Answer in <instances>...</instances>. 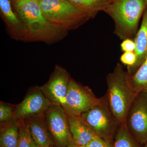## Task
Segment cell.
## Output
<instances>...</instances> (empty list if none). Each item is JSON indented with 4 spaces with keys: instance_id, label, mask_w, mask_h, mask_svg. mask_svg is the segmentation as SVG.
Listing matches in <instances>:
<instances>
[{
    "instance_id": "30bf717a",
    "label": "cell",
    "mask_w": 147,
    "mask_h": 147,
    "mask_svg": "<svg viewBox=\"0 0 147 147\" xmlns=\"http://www.w3.org/2000/svg\"><path fill=\"white\" fill-rule=\"evenodd\" d=\"M52 105L40 86H34L29 89L24 100L15 105L14 117L24 119L45 114Z\"/></svg>"
},
{
    "instance_id": "5b68a950",
    "label": "cell",
    "mask_w": 147,
    "mask_h": 147,
    "mask_svg": "<svg viewBox=\"0 0 147 147\" xmlns=\"http://www.w3.org/2000/svg\"><path fill=\"white\" fill-rule=\"evenodd\" d=\"M80 116L96 135L110 142L121 124L113 115L104 96L101 98L98 104Z\"/></svg>"
},
{
    "instance_id": "ffe728a7",
    "label": "cell",
    "mask_w": 147,
    "mask_h": 147,
    "mask_svg": "<svg viewBox=\"0 0 147 147\" xmlns=\"http://www.w3.org/2000/svg\"><path fill=\"white\" fill-rule=\"evenodd\" d=\"M15 105L0 102V124L5 123L14 117Z\"/></svg>"
},
{
    "instance_id": "9a60e30c",
    "label": "cell",
    "mask_w": 147,
    "mask_h": 147,
    "mask_svg": "<svg viewBox=\"0 0 147 147\" xmlns=\"http://www.w3.org/2000/svg\"><path fill=\"white\" fill-rule=\"evenodd\" d=\"M20 119L14 117L1 125L0 147H17Z\"/></svg>"
},
{
    "instance_id": "277c9868",
    "label": "cell",
    "mask_w": 147,
    "mask_h": 147,
    "mask_svg": "<svg viewBox=\"0 0 147 147\" xmlns=\"http://www.w3.org/2000/svg\"><path fill=\"white\" fill-rule=\"evenodd\" d=\"M43 15L57 28L69 31L84 25L91 16L68 0H38Z\"/></svg>"
},
{
    "instance_id": "7402d4cb",
    "label": "cell",
    "mask_w": 147,
    "mask_h": 147,
    "mask_svg": "<svg viewBox=\"0 0 147 147\" xmlns=\"http://www.w3.org/2000/svg\"><path fill=\"white\" fill-rule=\"evenodd\" d=\"M88 147H113L109 140L96 136L87 145Z\"/></svg>"
},
{
    "instance_id": "4fadbf2b",
    "label": "cell",
    "mask_w": 147,
    "mask_h": 147,
    "mask_svg": "<svg viewBox=\"0 0 147 147\" xmlns=\"http://www.w3.org/2000/svg\"><path fill=\"white\" fill-rule=\"evenodd\" d=\"M68 117L73 142L79 146H87L96 135L84 123L80 116L68 115Z\"/></svg>"
},
{
    "instance_id": "cb8c5ba5",
    "label": "cell",
    "mask_w": 147,
    "mask_h": 147,
    "mask_svg": "<svg viewBox=\"0 0 147 147\" xmlns=\"http://www.w3.org/2000/svg\"><path fill=\"white\" fill-rule=\"evenodd\" d=\"M65 147H79L76 144H75L73 141H72L69 143L67 146H66Z\"/></svg>"
},
{
    "instance_id": "3957f363",
    "label": "cell",
    "mask_w": 147,
    "mask_h": 147,
    "mask_svg": "<svg viewBox=\"0 0 147 147\" xmlns=\"http://www.w3.org/2000/svg\"><path fill=\"white\" fill-rule=\"evenodd\" d=\"M147 7V0H112L104 11L114 21V33L124 40L135 38Z\"/></svg>"
},
{
    "instance_id": "9c48e42d",
    "label": "cell",
    "mask_w": 147,
    "mask_h": 147,
    "mask_svg": "<svg viewBox=\"0 0 147 147\" xmlns=\"http://www.w3.org/2000/svg\"><path fill=\"white\" fill-rule=\"evenodd\" d=\"M71 79L66 69L57 65L47 83L40 88L52 104L62 106Z\"/></svg>"
},
{
    "instance_id": "603a6c76",
    "label": "cell",
    "mask_w": 147,
    "mask_h": 147,
    "mask_svg": "<svg viewBox=\"0 0 147 147\" xmlns=\"http://www.w3.org/2000/svg\"><path fill=\"white\" fill-rule=\"evenodd\" d=\"M136 47L134 40L132 39L127 38L124 40L121 44L122 51L124 52H134Z\"/></svg>"
},
{
    "instance_id": "7c38bea8",
    "label": "cell",
    "mask_w": 147,
    "mask_h": 147,
    "mask_svg": "<svg viewBox=\"0 0 147 147\" xmlns=\"http://www.w3.org/2000/svg\"><path fill=\"white\" fill-rule=\"evenodd\" d=\"M32 137L39 147L54 146L47 127L45 114L32 116L24 119Z\"/></svg>"
},
{
    "instance_id": "ac0fdd59",
    "label": "cell",
    "mask_w": 147,
    "mask_h": 147,
    "mask_svg": "<svg viewBox=\"0 0 147 147\" xmlns=\"http://www.w3.org/2000/svg\"><path fill=\"white\" fill-rule=\"evenodd\" d=\"M125 124H121L115 135L113 147H140Z\"/></svg>"
},
{
    "instance_id": "2e32d148",
    "label": "cell",
    "mask_w": 147,
    "mask_h": 147,
    "mask_svg": "<svg viewBox=\"0 0 147 147\" xmlns=\"http://www.w3.org/2000/svg\"><path fill=\"white\" fill-rule=\"evenodd\" d=\"M78 8L86 11L92 19L100 11H104L112 0H68Z\"/></svg>"
},
{
    "instance_id": "6da1fadb",
    "label": "cell",
    "mask_w": 147,
    "mask_h": 147,
    "mask_svg": "<svg viewBox=\"0 0 147 147\" xmlns=\"http://www.w3.org/2000/svg\"><path fill=\"white\" fill-rule=\"evenodd\" d=\"M13 7L24 22L29 42H41L48 45L63 40L68 31L53 26L43 15L38 0L13 1Z\"/></svg>"
},
{
    "instance_id": "d4e9b609",
    "label": "cell",
    "mask_w": 147,
    "mask_h": 147,
    "mask_svg": "<svg viewBox=\"0 0 147 147\" xmlns=\"http://www.w3.org/2000/svg\"><path fill=\"white\" fill-rule=\"evenodd\" d=\"M145 147H147V142L145 144Z\"/></svg>"
},
{
    "instance_id": "7a4b0ae2",
    "label": "cell",
    "mask_w": 147,
    "mask_h": 147,
    "mask_svg": "<svg viewBox=\"0 0 147 147\" xmlns=\"http://www.w3.org/2000/svg\"><path fill=\"white\" fill-rule=\"evenodd\" d=\"M108 89L104 97L116 118L125 124L129 110L137 93L129 84V74L118 63L106 77Z\"/></svg>"
},
{
    "instance_id": "484cf974",
    "label": "cell",
    "mask_w": 147,
    "mask_h": 147,
    "mask_svg": "<svg viewBox=\"0 0 147 147\" xmlns=\"http://www.w3.org/2000/svg\"><path fill=\"white\" fill-rule=\"evenodd\" d=\"M79 147H88L87 146H79Z\"/></svg>"
},
{
    "instance_id": "e0dca14e",
    "label": "cell",
    "mask_w": 147,
    "mask_h": 147,
    "mask_svg": "<svg viewBox=\"0 0 147 147\" xmlns=\"http://www.w3.org/2000/svg\"><path fill=\"white\" fill-rule=\"evenodd\" d=\"M131 88L136 93L147 91V52L142 65L131 76L129 75Z\"/></svg>"
},
{
    "instance_id": "44dd1931",
    "label": "cell",
    "mask_w": 147,
    "mask_h": 147,
    "mask_svg": "<svg viewBox=\"0 0 147 147\" xmlns=\"http://www.w3.org/2000/svg\"><path fill=\"white\" fill-rule=\"evenodd\" d=\"M137 57L134 52H125L121 56L120 61L123 64L127 66V73L130 75L136 63Z\"/></svg>"
},
{
    "instance_id": "83f0119b",
    "label": "cell",
    "mask_w": 147,
    "mask_h": 147,
    "mask_svg": "<svg viewBox=\"0 0 147 147\" xmlns=\"http://www.w3.org/2000/svg\"></svg>"
},
{
    "instance_id": "ba28073f",
    "label": "cell",
    "mask_w": 147,
    "mask_h": 147,
    "mask_svg": "<svg viewBox=\"0 0 147 147\" xmlns=\"http://www.w3.org/2000/svg\"><path fill=\"white\" fill-rule=\"evenodd\" d=\"M45 115L48 130L56 147H65L73 141L68 115L61 105L52 104Z\"/></svg>"
},
{
    "instance_id": "8992f818",
    "label": "cell",
    "mask_w": 147,
    "mask_h": 147,
    "mask_svg": "<svg viewBox=\"0 0 147 147\" xmlns=\"http://www.w3.org/2000/svg\"><path fill=\"white\" fill-rule=\"evenodd\" d=\"M100 101L89 87L71 78L62 107L68 115L80 116Z\"/></svg>"
},
{
    "instance_id": "4316f807",
    "label": "cell",
    "mask_w": 147,
    "mask_h": 147,
    "mask_svg": "<svg viewBox=\"0 0 147 147\" xmlns=\"http://www.w3.org/2000/svg\"><path fill=\"white\" fill-rule=\"evenodd\" d=\"M11 1H12V2H13L15 1H18V0H11Z\"/></svg>"
},
{
    "instance_id": "d6986e66",
    "label": "cell",
    "mask_w": 147,
    "mask_h": 147,
    "mask_svg": "<svg viewBox=\"0 0 147 147\" xmlns=\"http://www.w3.org/2000/svg\"><path fill=\"white\" fill-rule=\"evenodd\" d=\"M17 147H39L32 137L23 119H20L19 137Z\"/></svg>"
},
{
    "instance_id": "52a82bcc",
    "label": "cell",
    "mask_w": 147,
    "mask_h": 147,
    "mask_svg": "<svg viewBox=\"0 0 147 147\" xmlns=\"http://www.w3.org/2000/svg\"><path fill=\"white\" fill-rule=\"evenodd\" d=\"M132 136L142 144L147 142V91L137 93L125 121Z\"/></svg>"
},
{
    "instance_id": "5bb4252c",
    "label": "cell",
    "mask_w": 147,
    "mask_h": 147,
    "mask_svg": "<svg viewBox=\"0 0 147 147\" xmlns=\"http://www.w3.org/2000/svg\"><path fill=\"white\" fill-rule=\"evenodd\" d=\"M136 47L135 55L137 57L136 63L129 76L134 74L144 61L147 52V7L143 15V19L140 28L134 38Z\"/></svg>"
},
{
    "instance_id": "8fae6325",
    "label": "cell",
    "mask_w": 147,
    "mask_h": 147,
    "mask_svg": "<svg viewBox=\"0 0 147 147\" xmlns=\"http://www.w3.org/2000/svg\"><path fill=\"white\" fill-rule=\"evenodd\" d=\"M1 18L9 35L12 39L28 42V32L24 22L11 5V0H0Z\"/></svg>"
}]
</instances>
